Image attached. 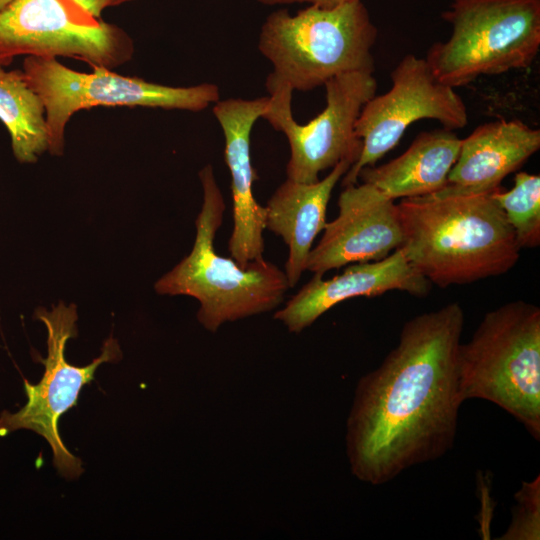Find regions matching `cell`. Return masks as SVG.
Instances as JSON below:
<instances>
[{"label": "cell", "mask_w": 540, "mask_h": 540, "mask_svg": "<svg viewBox=\"0 0 540 540\" xmlns=\"http://www.w3.org/2000/svg\"><path fill=\"white\" fill-rule=\"evenodd\" d=\"M265 5L292 4V3H308L320 7H335L344 3L362 0H256Z\"/></svg>", "instance_id": "22"}, {"label": "cell", "mask_w": 540, "mask_h": 540, "mask_svg": "<svg viewBox=\"0 0 540 540\" xmlns=\"http://www.w3.org/2000/svg\"><path fill=\"white\" fill-rule=\"evenodd\" d=\"M22 72L45 110L49 138L48 151L63 154L65 129L80 110L96 106L150 107L199 112L220 100L213 83L187 87L168 86L129 77L106 67L93 72L72 70L57 58L27 56Z\"/></svg>", "instance_id": "7"}, {"label": "cell", "mask_w": 540, "mask_h": 540, "mask_svg": "<svg viewBox=\"0 0 540 540\" xmlns=\"http://www.w3.org/2000/svg\"><path fill=\"white\" fill-rule=\"evenodd\" d=\"M408 262L445 288L499 276L520 257L513 228L490 194L404 198L397 204Z\"/></svg>", "instance_id": "2"}, {"label": "cell", "mask_w": 540, "mask_h": 540, "mask_svg": "<svg viewBox=\"0 0 540 540\" xmlns=\"http://www.w3.org/2000/svg\"><path fill=\"white\" fill-rule=\"evenodd\" d=\"M391 82L386 93L375 94L360 111L355 134L362 150L342 177L343 187L358 183L360 170L374 166L393 149L412 123L433 119L452 131L468 123L463 99L434 77L426 59L407 54L392 71Z\"/></svg>", "instance_id": "11"}, {"label": "cell", "mask_w": 540, "mask_h": 540, "mask_svg": "<svg viewBox=\"0 0 540 540\" xmlns=\"http://www.w3.org/2000/svg\"><path fill=\"white\" fill-rule=\"evenodd\" d=\"M540 148V130L520 120L478 126L462 139L459 155L440 195L490 194Z\"/></svg>", "instance_id": "15"}, {"label": "cell", "mask_w": 540, "mask_h": 540, "mask_svg": "<svg viewBox=\"0 0 540 540\" xmlns=\"http://www.w3.org/2000/svg\"><path fill=\"white\" fill-rule=\"evenodd\" d=\"M326 106L306 124L292 115L293 89L271 73L266 79L269 103L261 118L285 135L290 146L286 178L314 183L319 174L348 160H358L362 141L355 134V123L364 104L377 91L371 72H351L324 84Z\"/></svg>", "instance_id": "8"}, {"label": "cell", "mask_w": 540, "mask_h": 540, "mask_svg": "<svg viewBox=\"0 0 540 540\" xmlns=\"http://www.w3.org/2000/svg\"><path fill=\"white\" fill-rule=\"evenodd\" d=\"M351 166L352 162L343 160L314 183L286 178L268 199L265 229L280 236L288 246L284 273L289 288H293L306 271L313 242L326 224L332 191Z\"/></svg>", "instance_id": "16"}, {"label": "cell", "mask_w": 540, "mask_h": 540, "mask_svg": "<svg viewBox=\"0 0 540 540\" xmlns=\"http://www.w3.org/2000/svg\"><path fill=\"white\" fill-rule=\"evenodd\" d=\"M203 203L196 218L192 250L155 283L160 295H186L200 303L198 321L211 332L226 323L277 308L289 289L284 270L264 258L241 267L215 251L226 209L213 167L199 172Z\"/></svg>", "instance_id": "3"}, {"label": "cell", "mask_w": 540, "mask_h": 540, "mask_svg": "<svg viewBox=\"0 0 540 540\" xmlns=\"http://www.w3.org/2000/svg\"><path fill=\"white\" fill-rule=\"evenodd\" d=\"M514 230L517 243L522 248H534L540 244V176L518 172L514 186L502 192L492 193Z\"/></svg>", "instance_id": "19"}, {"label": "cell", "mask_w": 540, "mask_h": 540, "mask_svg": "<svg viewBox=\"0 0 540 540\" xmlns=\"http://www.w3.org/2000/svg\"><path fill=\"white\" fill-rule=\"evenodd\" d=\"M95 18L101 19L102 13L111 7L120 6L136 0H73Z\"/></svg>", "instance_id": "21"}, {"label": "cell", "mask_w": 540, "mask_h": 540, "mask_svg": "<svg viewBox=\"0 0 540 540\" xmlns=\"http://www.w3.org/2000/svg\"><path fill=\"white\" fill-rule=\"evenodd\" d=\"M464 323L457 302L411 318L382 363L359 380L346 447L360 481L388 483L453 447L464 402L458 374Z\"/></svg>", "instance_id": "1"}, {"label": "cell", "mask_w": 540, "mask_h": 540, "mask_svg": "<svg viewBox=\"0 0 540 540\" xmlns=\"http://www.w3.org/2000/svg\"><path fill=\"white\" fill-rule=\"evenodd\" d=\"M430 284L397 248L383 259L354 263L330 279L314 274L282 309L275 312L274 318L290 332L300 333L345 300L375 297L394 290L423 297L429 293Z\"/></svg>", "instance_id": "14"}, {"label": "cell", "mask_w": 540, "mask_h": 540, "mask_svg": "<svg viewBox=\"0 0 540 540\" xmlns=\"http://www.w3.org/2000/svg\"><path fill=\"white\" fill-rule=\"evenodd\" d=\"M394 201L369 183L344 187L338 198L339 213L326 222L306 270L324 275L348 264L383 259L399 248L404 234Z\"/></svg>", "instance_id": "12"}, {"label": "cell", "mask_w": 540, "mask_h": 540, "mask_svg": "<svg viewBox=\"0 0 540 540\" xmlns=\"http://www.w3.org/2000/svg\"><path fill=\"white\" fill-rule=\"evenodd\" d=\"M13 0H0V11L4 9L9 3H11Z\"/></svg>", "instance_id": "23"}, {"label": "cell", "mask_w": 540, "mask_h": 540, "mask_svg": "<svg viewBox=\"0 0 540 540\" xmlns=\"http://www.w3.org/2000/svg\"><path fill=\"white\" fill-rule=\"evenodd\" d=\"M0 121L7 128L15 158L34 163L49 149L45 110L22 70L0 66Z\"/></svg>", "instance_id": "18"}, {"label": "cell", "mask_w": 540, "mask_h": 540, "mask_svg": "<svg viewBox=\"0 0 540 540\" xmlns=\"http://www.w3.org/2000/svg\"><path fill=\"white\" fill-rule=\"evenodd\" d=\"M450 38L428 50L434 77L447 86L528 68L540 48V0H454L442 13Z\"/></svg>", "instance_id": "6"}, {"label": "cell", "mask_w": 540, "mask_h": 540, "mask_svg": "<svg viewBox=\"0 0 540 540\" xmlns=\"http://www.w3.org/2000/svg\"><path fill=\"white\" fill-rule=\"evenodd\" d=\"M463 401L497 405L540 440V308L516 300L487 312L458 354Z\"/></svg>", "instance_id": "4"}, {"label": "cell", "mask_w": 540, "mask_h": 540, "mask_svg": "<svg viewBox=\"0 0 540 540\" xmlns=\"http://www.w3.org/2000/svg\"><path fill=\"white\" fill-rule=\"evenodd\" d=\"M134 42L73 0H13L0 11V66L17 56L83 61L108 69L130 61Z\"/></svg>", "instance_id": "9"}, {"label": "cell", "mask_w": 540, "mask_h": 540, "mask_svg": "<svg viewBox=\"0 0 540 540\" xmlns=\"http://www.w3.org/2000/svg\"><path fill=\"white\" fill-rule=\"evenodd\" d=\"M377 28L362 1L335 7L309 5L291 15L270 13L261 26L258 48L271 74L293 90L309 91L351 72L375 70L372 48Z\"/></svg>", "instance_id": "5"}, {"label": "cell", "mask_w": 540, "mask_h": 540, "mask_svg": "<svg viewBox=\"0 0 540 540\" xmlns=\"http://www.w3.org/2000/svg\"><path fill=\"white\" fill-rule=\"evenodd\" d=\"M517 504L514 507L511 523L501 540H539L540 539V477L522 482L515 493Z\"/></svg>", "instance_id": "20"}, {"label": "cell", "mask_w": 540, "mask_h": 540, "mask_svg": "<svg viewBox=\"0 0 540 540\" xmlns=\"http://www.w3.org/2000/svg\"><path fill=\"white\" fill-rule=\"evenodd\" d=\"M269 97L229 98L213 104V113L224 135V160L231 176L233 230L228 242L231 257L246 267L263 258L266 208L253 194L256 172L251 163L250 135L265 113Z\"/></svg>", "instance_id": "13"}, {"label": "cell", "mask_w": 540, "mask_h": 540, "mask_svg": "<svg viewBox=\"0 0 540 540\" xmlns=\"http://www.w3.org/2000/svg\"><path fill=\"white\" fill-rule=\"evenodd\" d=\"M461 141L452 130L445 128L423 131L397 158L380 166L362 168L358 179L393 200L435 193L446 185Z\"/></svg>", "instance_id": "17"}, {"label": "cell", "mask_w": 540, "mask_h": 540, "mask_svg": "<svg viewBox=\"0 0 540 540\" xmlns=\"http://www.w3.org/2000/svg\"><path fill=\"white\" fill-rule=\"evenodd\" d=\"M35 318L44 323L48 332L47 357L38 358L45 371L36 384L24 379L27 402L15 413H1L0 436L19 429L41 435L52 449L53 465L62 476L71 480L83 472L82 463L65 447L58 431V421L77 405L81 389L94 379L97 368L102 363L118 361L122 354L117 341L109 337L102 346L101 355L90 364L72 365L66 361L65 347L70 338L77 336L76 306L59 302L51 311L37 309Z\"/></svg>", "instance_id": "10"}]
</instances>
